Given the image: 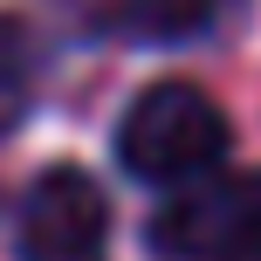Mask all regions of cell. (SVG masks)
Here are the masks:
<instances>
[{
  "instance_id": "6da1fadb",
  "label": "cell",
  "mask_w": 261,
  "mask_h": 261,
  "mask_svg": "<svg viewBox=\"0 0 261 261\" xmlns=\"http://www.w3.org/2000/svg\"><path fill=\"white\" fill-rule=\"evenodd\" d=\"M117 165L144 186H193L206 172L227 165L234 151V124L199 83H151L130 96V110L117 117Z\"/></svg>"
},
{
  "instance_id": "7a4b0ae2",
  "label": "cell",
  "mask_w": 261,
  "mask_h": 261,
  "mask_svg": "<svg viewBox=\"0 0 261 261\" xmlns=\"http://www.w3.org/2000/svg\"><path fill=\"white\" fill-rule=\"evenodd\" d=\"M144 248L158 261H261V172H206L172 186L151 213Z\"/></svg>"
},
{
  "instance_id": "3957f363",
  "label": "cell",
  "mask_w": 261,
  "mask_h": 261,
  "mask_svg": "<svg viewBox=\"0 0 261 261\" xmlns=\"http://www.w3.org/2000/svg\"><path fill=\"white\" fill-rule=\"evenodd\" d=\"M14 261H110V199L83 165H41L14 206Z\"/></svg>"
},
{
  "instance_id": "277c9868",
  "label": "cell",
  "mask_w": 261,
  "mask_h": 261,
  "mask_svg": "<svg viewBox=\"0 0 261 261\" xmlns=\"http://www.w3.org/2000/svg\"><path fill=\"white\" fill-rule=\"evenodd\" d=\"M248 0H103L96 7V35L130 41V48H186V41L220 35Z\"/></svg>"
},
{
  "instance_id": "5b68a950",
  "label": "cell",
  "mask_w": 261,
  "mask_h": 261,
  "mask_svg": "<svg viewBox=\"0 0 261 261\" xmlns=\"http://www.w3.org/2000/svg\"><path fill=\"white\" fill-rule=\"evenodd\" d=\"M41 69H48V41L35 35V21L0 14V138H14L28 124V110L41 96Z\"/></svg>"
}]
</instances>
